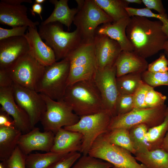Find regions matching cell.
Returning a JSON list of instances; mask_svg holds the SVG:
<instances>
[{
  "label": "cell",
  "instance_id": "cell-1",
  "mask_svg": "<svg viewBox=\"0 0 168 168\" xmlns=\"http://www.w3.org/2000/svg\"><path fill=\"white\" fill-rule=\"evenodd\" d=\"M126 34L133 51L145 58L163 50L168 40V30L161 21L138 16L130 17Z\"/></svg>",
  "mask_w": 168,
  "mask_h": 168
},
{
  "label": "cell",
  "instance_id": "cell-2",
  "mask_svg": "<svg viewBox=\"0 0 168 168\" xmlns=\"http://www.w3.org/2000/svg\"><path fill=\"white\" fill-rule=\"evenodd\" d=\"M63 100L80 117L106 110L93 79L81 81L68 86Z\"/></svg>",
  "mask_w": 168,
  "mask_h": 168
},
{
  "label": "cell",
  "instance_id": "cell-3",
  "mask_svg": "<svg viewBox=\"0 0 168 168\" xmlns=\"http://www.w3.org/2000/svg\"><path fill=\"white\" fill-rule=\"evenodd\" d=\"M38 32L45 43L54 51L56 61L66 58L82 42L77 29L72 32L65 31L63 24L58 22L40 24Z\"/></svg>",
  "mask_w": 168,
  "mask_h": 168
},
{
  "label": "cell",
  "instance_id": "cell-4",
  "mask_svg": "<svg viewBox=\"0 0 168 168\" xmlns=\"http://www.w3.org/2000/svg\"><path fill=\"white\" fill-rule=\"evenodd\" d=\"M76 1L78 10L73 23L80 33L82 42H93L99 26L113 21L94 0Z\"/></svg>",
  "mask_w": 168,
  "mask_h": 168
},
{
  "label": "cell",
  "instance_id": "cell-5",
  "mask_svg": "<svg viewBox=\"0 0 168 168\" xmlns=\"http://www.w3.org/2000/svg\"><path fill=\"white\" fill-rule=\"evenodd\" d=\"M69 69L67 58L45 67L35 91L55 100H63L68 86Z\"/></svg>",
  "mask_w": 168,
  "mask_h": 168
},
{
  "label": "cell",
  "instance_id": "cell-6",
  "mask_svg": "<svg viewBox=\"0 0 168 168\" xmlns=\"http://www.w3.org/2000/svg\"><path fill=\"white\" fill-rule=\"evenodd\" d=\"M66 58L70 62L68 86L79 81L93 79L98 69L94 41L82 42Z\"/></svg>",
  "mask_w": 168,
  "mask_h": 168
},
{
  "label": "cell",
  "instance_id": "cell-7",
  "mask_svg": "<svg viewBox=\"0 0 168 168\" xmlns=\"http://www.w3.org/2000/svg\"><path fill=\"white\" fill-rule=\"evenodd\" d=\"M112 117L111 113L105 110L97 113L81 117L75 124L63 128L82 134L83 140L80 152L83 155H87L96 138L109 131L108 127Z\"/></svg>",
  "mask_w": 168,
  "mask_h": 168
},
{
  "label": "cell",
  "instance_id": "cell-8",
  "mask_svg": "<svg viewBox=\"0 0 168 168\" xmlns=\"http://www.w3.org/2000/svg\"><path fill=\"white\" fill-rule=\"evenodd\" d=\"M106 133L96 138L88 155L110 163L114 168H146L138 163L129 152L110 142Z\"/></svg>",
  "mask_w": 168,
  "mask_h": 168
},
{
  "label": "cell",
  "instance_id": "cell-9",
  "mask_svg": "<svg viewBox=\"0 0 168 168\" xmlns=\"http://www.w3.org/2000/svg\"><path fill=\"white\" fill-rule=\"evenodd\" d=\"M167 108L165 104L154 108H134L127 113L113 117L108 130L119 128L128 130L141 124L147 126H156L164 120Z\"/></svg>",
  "mask_w": 168,
  "mask_h": 168
},
{
  "label": "cell",
  "instance_id": "cell-10",
  "mask_svg": "<svg viewBox=\"0 0 168 168\" xmlns=\"http://www.w3.org/2000/svg\"><path fill=\"white\" fill-rule=\"evenodd\" d=\"M46 105V110L40 122L45 131H50L55 134L63 127L76 124L80 117L63 100L56 101L41 94Z\"/></svg>",
  "mask_w": 168,
  "mask_h": 168
},
{
  "label": "cell",
  "instance_id": "cell-11",
  "mask_svg": "<svg viewBox=\"0 0 168 168\" xmlns=\"http://www.w3.org/2000/svg\"><path fill=\"white\" fill-rule=\"evenodd\" d=\"M45 67L28 53L5 70L14 83L35 91Z\"/></svg>",
  "mask_w": 168,
  "mask_h": 168
},
{
  "label": "cell",
  "instance_id": "cell-12",
  "mask_svg": "<svg viewBox=\"0 0 168 168\" xmlns=\"http://www.w3.org/2000/svg\"><path fill=\"white\" fill-rule=\"evenodd\" d=\"M13 97L17 105L28 114L32 129L40 121L46 110V105L40 94L13 82Z\"/></svg>",
  "mask_w": 168,
  "mask_h": 168
},
{
  "label": "cell",
  "instance_id": "cell-13",
  "mask_svg": "<svg viewBox=\"0 0 168 168\" xmlns=\"http://www.w3.org/2000/svg\"><path fill=\"white\" fill-rule=\"evenodd\" d=\"M115 65L102 69H97L93 80L99 90L106 110L113 117L116 115L115 105L119 95L116 83Z\"/></svg>",
  "mask_w": 168,
  "mask_h": 168
},
{
  "label": "cell",
  "instance_id": "cell-14",
  "mask_svg": "<svg viewBox=\"0 0 168 168\" xmlns=\"http://www.w3.org/2000/svg\"><path fill=\"white\" fill-rule=\"evenodd\" d=\"M0 110L6 112L12 117L15 127L22 134L27 133L32 129L28 114L15 100L12 86L0 87Z\"/></svg>",
  "mask_w": 168,
  "mask_h": 168
},
{
  "label": "cell",
  "instance_id": "cell-15",
  "mask_svg": "<svg viewBox=\"0 0 168 168\" xmlns=\"http://www.w3.org/2000/svg\"><path fill=\"white\" fill-rule=\"evenodd\" d=\"M94 44L98 69H103L114 65L122 51L119 44L106 35L96 34Z\"/></svg>",
  "mask_w": 168,
  "mask_h": 168
},
{
  "label": "cell",
  "instance_id": "cell-16",
  "mask_svg": "<svg viewBox=\"0 0 168 168\" xmlns=\"http://www.w3.org/2000/svg\"><path fill=\"white\" fill-rule=\"evenodd\" d=\"M54 136L51 131L42 132L39 128L34 127L29 132L21 135L17 146L26 156L35 150L49 152L53 146Z\"/></svg>",
  "mask_w": 168,
  "mask_h": 168
},
{
  "label": "cell",
  "instance_id": "cell-17",
  "mask_svg": "<svg viewBox=\"0 0 168 168\" xmlns=\"http://www.w3.org/2000/svg\"><path fill=\"white\" fill-rule=\"evenodd\" d=\"M29 44L25 36H17L0 40V69L7 68L28 53Z\"/></svg>",
  "mask_w": 168,
  "mask_h": 168
},
{
  "label": "cell",
  "instance_id": "cell-18",
  "mask_svg": "<svg viewBox=\"0 0 168 168\" xmlns=\"http://www.w3.org/2000/svg\"><path fill=\"white\" fill-rule=\"evenodd\" d=\"M27 8L23 5L12 4L0 2V23L12 27L25 26L36 27L39 25L34 22L27 15Z\"/></svg>",
  "mask_w": 168,
  "mask_h": 168
},
{
  "label": "cell",
  "instance_id": "cell-19",
  "mask_svg": "<svg viewBox=\"0 0 168 168\" xmlns=\"http://www.w3.org/2000/svg\"><path fill=\"white\" fill-rule=\"evenodd\" d=\"M25 37L29 45L28 53L44 67L56 62L53 50L42 40L36 27H28Z\"/></svg>",
  "mask_w": 168,
  "mask_h": 168
},
{
  "label": "cell",
  "instance_id": "cell-20",
  "mask_svg": "<svg viewBox=\"0 0 168 168\" xmlns=\"http://www.w3.org/2000/svg\"><path fill=\"white\" fill-rule=\"evenodd\" d=\"M82 140L83 135L81 133L61 128L55 134L50 152L60 154L80 152Z\"/></svg>",
  "mask_w": 168,
  "mask_h": 168
},
{
  "label": "cell",
  "instance_id": "cell-21",
  "mask_svg": "<svg viewBox=\"0 0 168 168\" xmlns=\"http://www.w3.org/2000/svg\"><path fill=\"white\" fill-rule=\"evenodd\" d=\"M148 63L134 51H122L115 63L116 77L132 73H142L147 70Z\"/></svg>",
  "mask_w": 168,
  "mask_h": 168
},
{
  "label": "cell",
  "instance_id": "cell-22",
  "mask_svg": "<svg viewBox=\"0 0 168 168\" xmlns=\"http://www.w3.org/2000/svg\"><path fill=\"white\" fill-rule=\"evenodd\" d=\"M130 17L115 22L102 24L97 28L96 34L106 35L117 41L123 51H133V48L126 34V29Z\"/></svg>",
  "mask_w": 168,
  "mask_h": 168
},
{
  "label": "cell",
  "instance_id": "cell-23",
  "mask_svg": "<svg viewBox=\"0 0 168 168\" xmlns=\"http://www.w3.org/2000/svg\"><path fill=\"white\" fill-rule=\"evenodd\" d=\"M49 2L54 5V10L50 16L41 24L44 25L58 22L65 25L69 30L78 11L77 8H70L68 5V0H49Z\"/></svg>",
  "mask_w": 168,
  "mask_h": 168
},
{
  "label": "cell",
  "instance_id": "cell-24",
  "mask_svg": "<svg viewBox=\"0 0 168 168\" xmlns=\"http://www.w3.org/2000/svg\"><path fill=\"white\" fill-rule=\"evenodd\" d=\"M22 133L15 127H0V160H7L17 146Z\"/></svg>",
  "mask_w": 168,
  "mask_h": 168
},
{
  "label": "cell",
  "instance_id": "cell-25",
  "mask_svg": "<svg viewBox=\"0 0 168 168\" xmlns=\"http://www.w3.org/2000/svg\"><path fill=\"white\" fill-rule=\"evenodd\" d=\"M135 158L146 168H168V152L161 148L136 153Z\"/></svg>",
  "mask_w": 168,
  "mask_h": 168
},
{
  "label": "cell",
  "instance_id": "cell-26",
  "mask_svg": "<svg viewBox=\"0 0 168 168\" xmlns=\"http://www.w3.org/2000/svg\"><path fill=\"white\" fill-rule=\"evenodd\" d=\"M112 19L113 22L130 17L126 8L129 4L125 0H94Z\"/></svg>",
  "mask_w": 168,
  "mask_h": 168
},
{
  "label": "cell",
  "instance_id": "cell-27",
  "mask_svg": "<svg viewBox=\"0 0 168 168\" xmlns=\"http://www.w3.org/2000/svg\"><path fill=\"white\" fill-rule=\"evenodd\" d=\"M67 154L57 153L51 152L44 153H30L26 156V168H49Z\"/></svg>",
  "mask_w": 168,
  "mask_h": 168
},
{
  "label": "cell",
  "instance_id": "cell-28",
  "mask_svg": "<svg viewBox=\"0 0 168 168\" xmlns=\"http://www.w3.org/2000/svg\"><path fill=\"white\" fill-rule=\"evenodd\" d=\"M142 73H132L116 77V85L119 94H133L143 82Z\"/></svg>",
  "mask_w": 168,
  "mask_h": 168
},
{
  "label": "cell",
  "instance_id": "cell-29",
  "mask_svg": "<svg viewBox=\"0 0 168 168\" xmlns=\"http://www.w3.org/2000/svg\"><path fill=\"white\" fill-rule=\"evenodd\" d=\"M107 138L111 143L123 148L129 152L136 154L128 130L122 128H116L106 133Z\"/></svg>",
  "mask_w": 168,
  "mask_h": 168
},
{
  "label": "cell",
  "instance_id": "cell-30",
  "mask_svg": "<svg viewBox=\"0 0 168 168\" xmlns=\"http://www.w3.org/2000/svg\"><path fill=\"white\" fill-rule=\"evenodd\" d=\"M131 128L129 132L130 136L136 153L144 152L148 150L146 143L147 126L144 124H141Z\"/></svg>",
  "mask_w": 168,
  "mask_h": 168
},
{
  "label": "cell",
  "instance_id": "cell-31",
  "mask_svg": "<svg viewBox=\"0 0 168 168\" xmlns=\"http://www.w3.org/2000/svg\"><path fill=\"white\" fill-rule=\"evenodd\" d=\"M168 131V107L164 121L160 124L151 127L147 132L146 142L154 143L160 148L163 139Z\"/></svg>",
  "mask_w": 168,
  "mask_h": 168
},
{
  "label": "cell",
  "instance_id": "cell-32",
  "mask_svg": "<svg viewBox=\"0 0 168 168\" xmlns=\"http://www.w3.org/2000/svg\"><path fill=\"white\" fill-rule=\"evenodd\" d=\"M110 163L89 155L81 156L71 168H111Z\"/></svg>",
  "mask_w": 168,
  "mask_h": 168
},
{
  "label": "cell",
  "instance_id": "cell-33",
  "mask_svg": "<svg viewBox=\"0 0 168 168\" xmlns=\"http://www.w3.org/2000/svg\"><path fill=\"white\" fill-rule=\"evenodd\" d=\"M141 75L143 82L153 88L162 85L168 86V72H153L147 70Z\"/></svg>",
  "mask_w": 168,
  "mask_h": 168
},
{
  "label": "cell",
  "instance_id": "cell-34",
  "mask_svg": "<svg viewBox=\"0 0 168 168\" xmlns=\"http://www.w3.org/2000/svg\"><path fill=\"white\" fill-rule=\"evenodd\" d=\"M129 17L138 16L147 18H154L162 22L163 26L168 30V16L153 12L147 8H135L128 7L126 8Z\"/></svg>",
  "mask_w": 168,
  "mask_h": 168
},
{
  "label": "cell",
  "instance_id": "cell-35",
  "mask_svg": "<svg viewBox=\"0 0 168 168\" xmlns=\"http://www.w3.org/2000/svg\"><path fill=\"white\" fill-rule=\"evenodd\" d=\"M166 99V96L155 91L150 86L145 97V103L146 108H154L165 104Z\"/></svg>",
  "mask_w": 168,
  "mask_h": 168
},
{
  "label": "cell",
  "instance_id": "cell-36",
  "mask_svg": "<svg viewBox=\"0 0 168 168\" xmlns=\"http://www.w3.org/2000/svg\"><path fill=\"white\" fill-rule=\"evenodd\" d=\"M134 108L133 94L119 95L115 105L116 115L127 113Z\"/></svg>",
  "mask_w": 168,
  "mask_h": 168
},
{
  "label": "cell",
  "instance_id": "cell-37",
  "mask_svg": "<svg viewBox=\"0 0 168 168\" xmlns=\"http://www.w3.org/2000/svg\"><path fill=\"white\" fill-rule=\"evenodd\" d=\"M26 156L17 146L11 156L7 160L2 161L4 168H26Z\"/></svg>",
  "mask_w": 168,
  "mask_h": 168
},
{
  "label": "cell",
  "instance_id": "cell-38",
  "mask_svg": "<svg viewBox=\"0 0 168 168\" xmlns=\"http://www.w3.org/2000/svg\"><path fill=\"white\" fill-rule=\"evenodd\" d=\"M81 156V154L79 152L69 153L53 163L49 168H71Z\"/></svg>",
  "mask_w": 168,
  "mask_h": 168
},
{
  "label": "cell",
  "instance_id": "cell-39",
  "mask_svg": "<svg viewBox=\"0 0 168 168\" xmlns=\"http://www.w3.org/2000/svg\"><path fill=\"white\" fill-rule=\"evenodd\" d=\"M150 86L143 82L133 94L134 108H146L145 100Z\"/></svg>",
  "mask_w": 168,
  "mask_h": 168
},
{
  "label": "cell",
  "instance_id": "cell-40",
  "mask_svg": "<svg viewBox=\"0 0 168 168\" xmlns=\"http://www.w3.org/2000/svg\"><path fill=\"white\" fill-rule=\"evenodd\" d=\"M147 70L153 72H168V60L165 54H161L156 60L148 64Z\"/></svg>",
  "mask_w": 168,
  "mask_h": 168
},
{
  "label": "cell",
  "instance_id": "cell-41",
  "mask_svg": "<svg viewBox=\"0 0 168 168\" xmlns=\"http://www.w3.org/2000/svg\"><path fill=\"white\" fill-rule=\"evenodd\" d=\"M28 27L23 26L12 27L7 29L0 27V40L9 38L25 36V32Z\"/></svg>",
  "mask_w": 168,
  "mask_h": 168
},
{
  "label": "cell",
  "instance_id": "cell-42",
  "mask_svg": "<svg viewBox=\"0 0 168 168\" xmlns=\"http://www.w3.org/2000/svg\"><path fill=\"white\" fill-rule=\"evenodd\" d=\"M142 3L147 8L154 10L158 14L163 16H167L162 1L161 0H142Z\"/></svg>",
  "mask_w": 168,
  "mask_h": 168
},
{
  "label": "cell",
  "instance_id": "cell-43",
  "mask_svg": "<svg viewBox=\"0 0 168 168\" xmlns=\"http://www.w3.org/2000/svg\"><path fill=\"white\" fill-rule=\"evenodd\" d=\"M13 82L6 70L0 69V87L12 86Z\"/></svg>",
  "mask_w": 168,
  "mask_h": 168
},
{
  "label": "cell",
  "instance_id": "cell-44",
  "mask_svg": "<svg viewBox=\"0 0 168 168\" xmlns=\"http://www.w3.org/2000/svg\"><path fill=\"white\" fill-rule=\"evenodd\" d=\"M2 126L15 127L13 119L6 112L0 110V127Z\"/></svg>",
  "mask_w": 168,
  "mask_h": 168
},
{
  "label": "cell",
  "instance_id": "cell-45",
  "mask_svg": "<svg viewBox=\"0 0 168 168\" xmlns=\"http://www.w3.org/2000/svg\"><path fill=\"white\" fill-rule=\"evenodd\" d=\"M31 14L35 16V13L38 14L40 16L41 20L42 17L41 13L42 10V7L41 4L35 3L32 6V9H30Z\"/></svg>",
  "mask_w": 168,
  "mask_h": 168
},
{
  "label": "cell",
  "instance_id": "cell-46",
  "mask_svg": "<svg viewBox=\"0 0 168 168\" xmlns=\"http://www.w3.org/2000/svg\"><path fill=\"white\" fill-rule=\"evenodd\" d=\"M3 2L10 4L19 5L23 2L31 3V0H2Z\"/></svg>",
  "mask_w": 168,
  "mask_h": 168
},
{
  "label": "cell",
  "instance_id": "cell-47",
  "mask_svg": "<svg viewBox=\"0 0 168 168\" xmlns=\"http://www.w3.org/2000/svg\"><path fill=\"white\" fill-rule=\"evenodd\" d=\"M160 148L168 152V131L163 139Z\"/></svg>",
  "mask_w": 168,
  "mask_h": 168
},
{
  "label": "cell",
  "instance_id": "cell-48",
  "mask_svg": "<svg viewBox=\"0 0 168 168\" xmlns=\"http://www.w3.org/2000/svg\"><path fill=\"white\" fill-rule=\"evenodd\" d=\"M129 4L130 3H136L141 4L142 3V0H125Z\"/></svg>",
  "mask_w": 168,
  "mask_h": 168
},
{
  "label": "cell",
  "instance_id": "cell-49",
  "mask_svg": "<svg viewBox=\"0 0 168 168\" xmlns=\"http://www.w3.org/2000/svg\"><path fill=\"white\" fill-rule=\"evenodd\" d=\"M163 50L164 51L165 54L168 58V40L165 43L164 47Z\"/></svg>",
  "mask_w": 168,
  "mask_h": 168
},
{
  "label": "cell",
  "instance_id": "cell-50",
  "mask_svg": "<svg viewBox=\"0 0 168 168\" xmlns=\"http://www.w3.org/2000/svg\"><path fill=\"white\" fill-rule=\"evenodd\" d=\"M46 1L45 0H35V2L36 3L41 4L43 3Z\"/></svg>",
  "mask_w": 168,
  "mask_h": 168
},
{
  "label": "cell",
  "instance_id": "cell-51",
  "mask_svg": "<svg viewBox=\"0 0 168 168\" xmlns=\"http://www.w3.org/2000/svg\"><path fill=\"white\" fill-rule=\"evenodd\" d=\"M0 168H4V165L2 162L0 163Z\"/></svg>",
  "mask_w": 168,
  "mask_h": 168
}]
</instances>
